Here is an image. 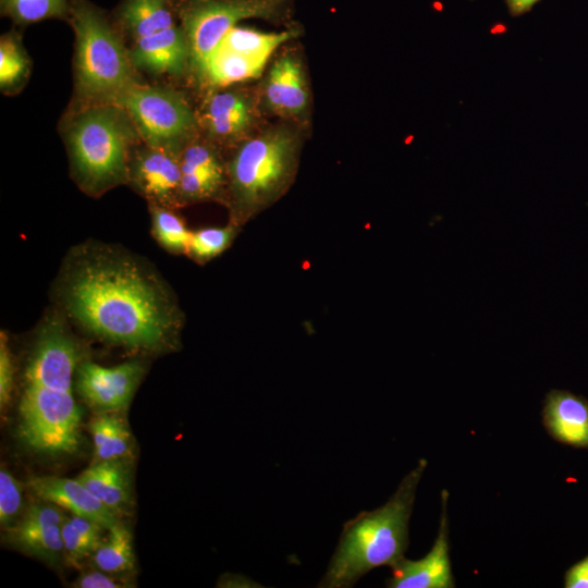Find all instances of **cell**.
Wrapping results in <instances>:
<instances>
[{
	"label": "cell",
	"mask_w": 588,
	"mask_h": 588,
	"mask_svg": "<svg viewBox=\"0 0 588 588\" xmlns=\"http://www.w3.org/2000/svg\"><path fill=\"white\" fill-rule=\"evenodd\" d=\"M59 294L68 315L97 338L133 350L175 345L182 313L162 281L110 247H81L68 260Z\"/></svg>",
	"instance_id": "1"
},
{
	"label": "cell",
	"mask_w": 588,
	"mask_h": 588,
	"mask_svg": "<svg viewBox=\"0 0 588 588\" xmlns=\"http://www.w3.org/2000/svg\"><path fill=\"white\" fill-rule=\"evenodd\" d=\"M427 467L420 460L382 506L344 524L335 552L319 587L348 588L380 566H393L408 547V522L418 483Z\"/></svg>",
	"instance_id": "2"
},
{
	"label": "cell",
	"mask_w": 588,
	"mask_h": 588,
	"mask_svg": "<svg viewBox=\"0 0 588 588\" xmlns=\"http://www.w3.org/2000/svg\"><path fill=\"white\" fill-rule=\"evenodd\" d=\"M63 136L74 181L86 194L100 196L127 183L128 163L139 135L123 107L78 105L65 119Z\"/></svg>",
	"instance_id": "3"
},
{
	"label": "cell",
	"mask_w": 588,
	"mask_h": 588,
	"mask_svg": "<svg viewBox=\"0 0 588 588\" xmlns=\"http://www.w3.org/2000/svg\"><path fill=\"white\" fill-rule=\"evenodd\" d=\"M299 144L286 128L242 142L226 160L223 204L229 222L241 228L278 201L293 184Z\"/></svg>",
	"instance_id": "4"
},
{
	"label": "cell",
	"mask_w": 588,
	"mask_h": 588,
	"mask_svg": "<svg viewBox=\"0 0 588 588\" xmlns=\"http://www.w3.org/2000/svg\"><path fill=\"white\" fill-rule=\"evenodd\" d=\"M75 34L74 79L78 105L115 103L138 81L118 32L86 0L71 1Z\"/></svg>",
	"instance_id": "5"
},
{
	"label": "cell",
	"mask_w": 588,
	"mask_h": 588,
	"mask_svg": "<svg viewBox=\"0 0 588 588\" xmlns=\"http://www.w3.org/2000/svg\"><path fill=\"white\" fill-rule=\"evenodd\" d=\"M19 414V436L30 449L60 455L79 448L82 408L72 391L25 384Z\"/></svg>",
	"instance_id": "6"
},
{
	"label": "cell",
	"mask_w": 588,
	"mask_h": 588,
	"mask_svg": "<svg viewBox=\"0 0 588 588\" xmlns=\"http://www.w3.org/2000/svg\"><path fill=\"white\" fill-rule=\"evenodd\" d=\"M118 105L127 112L146 145L181 151L194 138L197 115L174 89L137 83Z\"/></svg>",
	"instance_id": "7"
},
{
	"label": "cell",
	"mask_w": 588,
	"mask_h": 588,
	"mask_svg": "<svg viewBox=\"0 0 588 588\" xmlns=\"http://www.w3.org/2000/svg\"><path fill=\"white\" fill-rule=\"evenodd\" d=\"M274 0H201L182 12L191 63L201 74L223 36L245 19L273 13Z\"/></svg>",
	"instance_id": "8"
},
{
	"label": "cell",
	"mask_w": 588,
	"mask_h": 588,
	"mask_svg": "<svg viewBox=\"0 0 588 588\" xmlns=\"http://www.w3.org/2000/svg\"><path fill=\"white\" fill-rule=\"evenodd\" d=\"M82 351L58 317L41 326L30 352L24 383L72 391L74 373L82 360Z\"/></svg>",
	"instance_id": "9"
},
{
	"label": "cell",
	"mask_w": 588,
	"mask_h": 588,
	"mask_svg": "<svg viewBox=\"0 0 588 588\" xmlns=\"http://www.w3.org/2000/svg\"><path fill=\"white\" fill-rule=\"evenodd\" d=\"M144 371L139 360L112 367L83 360L76 371V389L82 399L99 413H118L127 408Z\"/></svg>",
	"instance_id": "10"
},
{
	"label": "cell",
	"mask_w": 588,
	"mask_h": 588,
	"mask_svg": "<svg viewBox=\"0 0 588 588\" xmlns=\"http://www.w3.org/2000/svg\"><path fill=\"white\" fill-rule=\"evenodd\" d=\"M180 154L179 150L146 144L133 150L127 183L147 198L150 205L180 207Z\"/></svg>",
	"instance_id": "11"
},
{
	"label": "cell",
	"mask_w": 588,
	"mask_h": 588,
	"mask_svg": "<svg viewBox=\"0 0 588 588\" xmlns=\"http://www.w3.org/2000/svg\"><path fill=\"white\" fill-rule=\"evenodd\" d=\"M181 206L206 200L224 201L226 161L213 145L191 139L181 150Z\"/></svg>",
	"instance_id": "12"
},
{
	"label": "cell",
	"mask_w": 588,
	"mask_h": 588,
	"mask_svg": "<svg viewBox=\"0 0 588 588\" xmlns=\"http://www.w3.org/2000/svg\"><path fill=\"white\" fill-rule=\"evenodd\" d=\"M66 516L63 507L38 499L8 530L9 540L23 552L57 564L64 556L61 526Z\"/></svg>",
	"instance_id": "13"
},
{
	"label": "cell",
	"mask_w": 588,
	"mask_h": 588,
	"mask_svg": "<svg viewBox=\"0 0 588 588\" xmlns=\"http://www.w3.org/2000/svg\"><path fill=\"white\" fill-rule=\"evenodd\" d=\"M448 497L442 490V513L438 536L431 550L420 560L401 559L387 580L390 588H452L454 579L449 556Z\"/></svg>",
	"instance_id": "14"
},
{
	"label": "cell",
	"mask_w": 588,
	"mask_h": 588,
	"mask_svg": "<svg viewBox=\"0 0 588 588\" xmlns=\"http://www.w3.org/2000/svg\"><path fill=\"white\" fill-rule=\"evenodd\" d=\"M128 56L135 70L157 75L177 76L191 63L186 35L175 25L135 40Z\"/></svg>",
	"instance_id": "15"
},
{
	"label": "cell",
	"mask_w": 588,
	"mask_h": 588,
	"mask_svg": "<svg viewBox=\"0 0 588 588\" xmlns=\"http://www.w3.org/2000/svg\"><path fill=\"white\" fill-rule=\"evenodd\" d=\"M26 487L40 500L52 502L72 514L94 519L108 530L119 516L98 500L77 478L41 476L30 478Z\"/></svg>",
	"instance_id": "16"
},
{
	"label": "cell",
	"mask_w": 588,
	"mask_h": 588,
	"mask_svg": "<svg viewBox=\"0 0 588 588\" xmlns=\"http://www.w3.org/2000/svg\"><path fill=\"white\" fill-rule=\"evenodd\" d=\"M542 422L558 442L588 449V400L566 390L547 393Z\"/></svg>",
	"instance_id": "17"
},
{
	"label": "cell",
	"mask_w": 588,
	"mask_h": 588,
	"mask_svg": "<svg viewBox=\"0 0 588 588\" xmlns=\"http://www.w3.org/2000/svg\"><path fill=\"white\" fill-rule=\"evenodd\" d=\"M267 107L281 115H299L308 105L303 65L293 53H284L272 64L264 86Z\"/></svg>",
	"instance_id": "18"
},
{
	"label": "cell",
	"mask_w": 588,
	"mask_h": 588,
	"mask_svg": "<svg viewBox=\"0 0 588 588\" xmlns=\"http://www.w3.org/2000/svg\"><path fill=\"white\" fill-rule=\"evenodd\" d=\"M198 124L212 138L231 140L244 133L253 121L250 98L240 90L216 91L204 102Z\"/></svg>",
	"instance_id": "19"
},
{
	"label": "cell",
	"mask_w": 588,
	"mask_h": 588,
	"mask_svg": "<svg viewBox=\"0 0 588 588\" xmlns=\"http://www.w3.org/2000/svg\"><path fill=\"white\" fill-rule=\"evenodd\" d=\"M76 478L115 515L126 512L132 499L127 460L94 462Z\"/></svg>",
	"instance_id": "20"
},
{
	"label": "cell",
	"mask_w": 588,
	"mask_h": 588,
	"mask_svg": "<svg viewBox=\"0 0 588 588\" xmlns=\"http://www.w3.org/2000/svg\"><path fill=\"white\" fill-rule=\"evenodd\" d=\"M95 462L128 460L133 440L126 421L118 413H98L89 424Z\"/></svg>",
	"instance_id": "21"
},
{
	"label": "cell",
	"mask_w": 588,
	"mask_h": 588,
	"mask_svg": "<svg viewBox=\"0 0 588 588\" xmlns=\"http://www.w3.org/2000/svg\"><path fill=\"white\" fill-rule=\"evenodd\" d=\"M119 17L134 41L175 25L168 0H125Z\"/></svg>",
	"instance_id": "22"
},
{
	"label": "cell",
	"mask_w": 588,
	"mask_h": 588,
	"mask_svg": "<svg viewBox=\"0 0 588 588\" xmlns=\"http://www.w3.org/2000/svg\"><path fill=\"white\" fill-rule=\"evenodd\" d=\"M266 63L242 53L217 48L207 60L200 75L215 87H225L259 76Z\"/></svg>",
	"instance_id": "23"
},
{
	"label": "cell",
	"mask_w": 588,
	"mask_h": 588,
	"mask_svg": "<svg viewBox=\"0 0 588 588\" xmlns=\"http://www.w3.org/2000/svg\"><path fill=\"white\" fill-rule=\"evenodd\" d=\"M105 529L94 519L76 514L66 516L61 526L64 558L74 565L91 558L103 542Z\"/></svg>",
	"instance_id": "24"
},
{
	"label": "cell",
	"mask_w": 588,
	"mask_h": 588,
	"mask_svg": "<svg viewBox=\"0 0 588 588\" xmlns=\"http://www.w3.org/2000/svg\"><path fill=\"white\" fill-rule=\"evenodd\" d=\"M294 36V30L264 33L236 25L223 36L217 48L234 51L267 62L278 47Z\"/></svg>",
	"instance_id": "25"
},
{
	"label": "cell",
	"mask_w": 588,
	"mask_h": 588,
	"mask_svg": "<svg viewBox=\"0 0 588 588\" xmlns=\"http://www.w3.org/2000/svg\"><path fill=\"white\" fill-rule=\"evenodd\" d=\"M95 568L123 575L134 569L135 555L131 531L122 523L109 529V536L91 556Z\"/></svg>",
	"instance_id": "26"
},
{
	"label": "cell",
	"mask_w": 588,
	"mask_h": 588,
	"mask_svg": "<svg viewBox=\"0 0 588 588\" xmlns=\"http://www.w3.org/2000/svg\"><path fill=\"white\" fill-rule=\"evenodd\" d=\"M29 59L20 40L7 34L0 40V87L3 93L20 90L29 75Z\"/></svg>",
	"instance_id": "27"
},
{
	"label": "cell",
	"mask_w": 588,
	"mask_h": 588,
	"mask_svg": "<svg viewBox=\"0 0 588 588\" xmlns=\"http://www.w3.org/2000/svg\"><path fill=\"white\" fill-rule=\"evenodd\" d=\"M151 230L157 242L174 254H186L192 236L184 221L172 208L150 205Z\"/></svg>",
	"instance_id": "28"
},
{
	"label": "cell",
	"mask_w": 588,
	"mask_h": 588,
	"mask_svg": "<svg viewBox=\"0 0 588 588\" xmlns=\"http://www.w3.org/2000/svg\"><path fill=\"white\" fill-rule=\"evenodd\" d=\"M240 232L241 228L230 222L225 226L201 228L192 231L186 255L195 262L205 265L226 250Z\"/></svg>",
	"instance_id": "29"
},
{
	"label": "cell",
	"mask_w": 588,
	"mask_h": 588,
	"mask_svg": "<svg viewBox=\"0 0 588 588\" xmlns=\"http://www.w3.org/2000/svg\"><path fill=\"white\" fill-rule=\"evenodd\" d=\"M2 12L20 24H30L70 14L69 0H1Z\"/></svg>",
	"instance_id": "30"
},
{
	"label": "cell",
	"mask_w": 588,
	"mask_h": 588,
	"mask_svg": "<svg viewBox=\"0 0 588 588\" xmlns=\"http://www.w3.org/2000/svg\"><path fill=\"white\" fill-rule=\"evenodd\" d=\"M22 485L5 468L0 470V523L5 530L21 519L24 509Z\"/></svg>",
	"instance_id": "31"
},
{
	"label": "cell",
	"mask_w": 588,
	"mask_h": 588,
	"mask_svg": "<svg viewBox=\"0 0 588 588\" xmlns=\"http://www.w3.org/2000/svg\"><path fill=\"white\" fill-rule=\"evenodd\" d=\"M77 588H125L134 587L123 575L107 573L100 569L88 571L78 576L74 583Z\"/></svg>",
	"instance_id": "32"
},
{
	"label": "cell",
	"mask_w": 588,
	"mask_h": 588,
	"mask_svg": "<svg viewBox=\"0 0 588 588\" xmlns=\"http://www.w3.org/2000/svg\"><path fill=\"white\" fill-rule=\"evenodd\" d=\"M14 368L11 353L8 345V338L4 332L0 336V406L1 409L8 405L13 388Z\"/></svg>",
	"instance_id": "33"
},
{
	"label": "cell",
	"mask_w": 588,
	"mask_h": 588,
	"mask_svg": "<svg viewBox=\"0 0 588 588\" xmlns=\"http://www.w3.org/2000/svg\"><path fill=\"white\" fill-rule=\"evenodd\" d=\"M564 587L588 588V555L566 571Z\"/></svg>",
	"instance_id": "34"
},
{
	"label": "cell",
	"mask_w": 588,
	"mask_h": 588,
	"mask_svg": "<svg viewBox=\"0 0 588 588\" xmlns=\"http://www.w3.org/2000/svg\"><path fill=\"white\" fill-rule=\"evenodd\" d=\"M539 0H507L510 10L514 14H520L528 11Z\"/></svg>",
	"instance_id": "35"
}]
</instances>
